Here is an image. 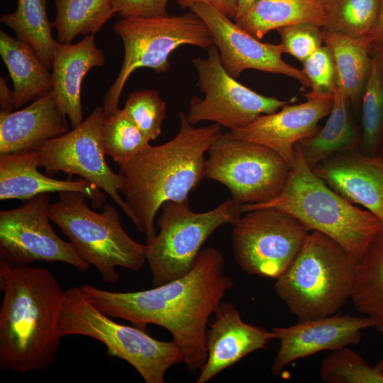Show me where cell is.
Returning <instances> with one entry per match:
<instances>
[{
  "instance_id": "8992f818",
  "label": "cell",
  "mask_w": 383,
  "mask_h": 383,
  "mask_svg": "<svg viewBox=\"0 0 383 383\" xmlns=\"http://www.w3.org/2000/svg\"><path fill=\"white\" fill-rule=\"evenodd\" d=\"M86 199L77 192L59 193L57 201L50 206V220L105 282L112 284L119 279L117 267L139 271L147 262L146 244L128 235L113 205L106 202L99 213L87 206Z\"/></svg>"
},
{
  "instance_id": "2e32d148",
  "label": "cell",
  "mask_w": 383,
  "mask_h": 383,
  "mask_svg": "<svg viewBox=\"0 0 383 383\" xmlns=\"http://www.w3.org/2000/svg\"><path fill=\"white\" fill-rule=\"evenodd\" d=\"M304 96L305 102L287 104L280 111L260 115L247 126L230 131L231 135L272 149L292 167L296 160V144L319 130V121L328 116L333 104V95L308 92Z\"/></svg>"
},
{
  "instance_id": "30bf717a",
  "label": "cell",
  "mask_w": 383,
  "mask_h": 383,
  "mask_svg": "<svg viewBox=\"0 0 383 383\" xmlns=\"http://www.w3.org/2000/svg\"><path fill=\"white\" fill-rule=\"evenodd\" d=\"M205 177L225 185L240 205L260 204L283 191L292 167L272 149L223 133L209 150Z\"/></svg>"
},
{
  "instance_id": "7402d4cb",
  "label": "cell",
  "mask_w": 383,
  "mask_h": 383,
  "mask_svg": "<svg viewBox=\"0 0 383 383\" xmlns=\"http://www.w3.org/2000/svg\"><path fill=\"white\" fill-rule=\"evenodd\" d=\"M68 132L52 91L16 111H0V155L35 150Z\"/></svg>"
},
{
  "instance_id": "d6a6232c",
  "label": "cell",
  "mask_w": 383,
  "mask_h": 383,
  "mask_svg": "<svg viewBox=\"0 0 383 383\" xmlns=\"http://www.w3.org/2000/svg\"><path fill=\"white\" fill-rule=\"evenodd\" d=\"M319 375L327 383H383V375L348 346L333 350L322 361Z\"/></svg>"
},
{
  "instance_id": "ffe728a7",
  "label": "cell",
  "mask_w": 383,
  "mask_h": 383,
  "mask_svg": "<svg viewBox=\"0 0 383 383\" xmlns=\"http://www.w3.org/2000/svg\"><path fill=\"white\" fill-rule=\"evenodd\" d=\"M35 150L0 155V200L27 201L43 193L77 192L83 194L94 209L102 207L106 195L83 179L60 180L40 173Z\"/></svg>"
},
{
  "instance_id": "5bb4252c",
  "label": "cell",
  "mask_w": 383,
  "mask_h": 383,
  "mask_svg": "<svg viewBox=\"0 0 383 383\" xmlns=\"http://www.w3.org/2000/svg\"><path fill=\"white\" fill-rule=\"evenodd\" d=\"M104 116V107L97 106L72 131L40 144L35 149L39 167H43L50 177L63 172L93 183L106 193L133 222V214L119 194L121 177L105 160L101 141Z\"/></svg>"
},
{
  "instance_id": "d6986e66",
  "label": "cell",
  "mask_w": 383,
  "mask_h": 383,
  "mask_svg": "<svg viewBox=\"0 0 383 383\" xmlns=\"http://www.w3.org/2000/svg\"><path fill=\"white\" fill-rule=\"evenodd\" d=\"M206 335L207 359L196 383H205L245 355L267 347L274 339L272 331L247 323L238 311L221 301Z\"/></svg>"
},
{
  "instance_id": "f546056e",
  "label": "cell",
  "mask_w": 383,
  "mask_h": 383,
  "mask_svg": "<svg viewBox=\"0 0 383 383\" xmlns=\"http://www.w3.org/2000/svg\"><path fill=\"white\" fill-rule=\"evenodd\" d=\"M370 67L362 97V148L377 155L383 143V50L372 43Z\"/></svg>"
},
{
  "instance_id": "e575fe53",
  "label": "cell",
  "mask_w": 383,
  "mask_h": 383,
  "mask_svg": "<svg viewBox=\"0 0 383 383\" xmlns=\"http://www.w3.org/2000/svg\"><path fill=\"white\" fill-rule=\"evenodd\" d=\"M322 28L311 23L301 22L277 29L284 52L302 62L322 46Z\"/></svg>"
},
{
  "instance_id": "4316f807",
  "label": "cell",
  "mask_w": 383,
  "mask_h": 383,
  "mask_svg": "<svg viewBox=\"0 0 383 383\" xmlns=\"http://www.w3.org/2000/svg\"><path fill=\"white\" fill-rule=\"evenodd\" d=\"M0 21L35 50L48 70L52 69L55 40L52 35L53 23L47 14L46 0H18L16 10L2 15Z\"/></svg>"
},
{
  "instance_id": "836d02e7",
  "label": "cell",
  "mask_w": 383,
  "mask_h": 383,
  "mask_svg": "<svg viewBox=\"0 0 383 383\" xmlns=\"http://www.w3.org/2000/svg\"><path fill=\"white\" fill-rule=\"evenodd\" d=\"M123 110L149 141L160 136L166 104L157 90L144 89L131 93Z\"/></svg>"
},
{
  "instance_id": "74e56055",
  "label": "cell",
  "mask_w": 383,
  "mask_h": 383,
  "mask_svg": "<svg viewBox=\"0 0 383 383\" xmlns=\"http://www.w3.org/2000/svg\"><path fill=\"white\" fill-rule=\"evenodd\" d=\"M177 2L182 8L189 7L196 3L204 4L233 19L235 18L238 11V0H177Z\"/></svg>"
},
{
  "instance_id": "3957f363",
  "label": "cell",
  "mask_w": 383,
  "mask_h": 383,
  "mask_svg": "<svg viewBox=\"0 0 383 383\" xmlns=\"http://www.w3.org/2000/svg\"><path fill=\"white\" fill-rule=\"evenodd\" d=\"M179 117V131L174 138L149 145L118 165L120 192L146 243L156 235L154 221L162 205L170 201L187 202L189 194L203 181L205 153L223 134L218 123L196 128L184 112Z\"/></svg>"
},
{
  "instance_id": "484cf974",
  "label": "cell",
  "mask_w": 383,
  "mask_h": 383,
  "mask_svg": "<svg viewBox=\"0 0 383 383\" xmlns=\"http://www.w3.org/2000/svg\"><path fill=\"white\" fill-rule=\"evenodd\" d=\"M323 43L331 50L337 86L349 101L361 97L370 67L371 38H350L322 28Z\"/></svg>"
},
{
  "instance_id": "277c9868",
  "label": "cell",
  "mask_w": 383,
  "mask_h": 383,
  "mask_svg": "<svg viewBox=\"0 0 383 383\" xmlns=\"http://www.w3.org/2000/svg\"><path fill=\"white\" fill-rule=\"evenodd\" d=\"M295 152V163L280 194L267 202L242 204L241 212L266 207L284 211L310 231L336 241L357 262L383 228V221L328 187L307 165L296 145Z\"/></svg>"
},
{
  "instance_id": "6da1fadb",
  "label": "cell",
  "mask_w": 383,
  "mask_h": 383,
  "mask_svg": "<svg viewBox=\"0 0 383 383\" xmlns=\"http://www.w3.org/2000/svg\"><path fill=\"white\" fill-rule=\"evenodd\" d=\"M223 266L221 253L208 248L199 252L187 274L150 289L117 292L88 284L80 287L110 317L128 321L143 330L153 324L168 331L182 350L187 370L194 374L206 362L209 319L234 284L223 272Z\"/></svg>"
},
{
  "instance_id": "7c38bea8",
  "label": "cell",
  "mask_w": 383,
  "mask_h": 383,
  "mask_svg": "<svg viewBox=\"0 0 383 383\" xmlns=\"http://www.w3.org/2000/svg\"><path fill=\"white\" fill-rule=\"evenodd\" d=\"M206 52V57L191 60L199 89L205 94L203 99L192 96L189 100L187 119L192 125L208 121L234 131L247 126L260 115L274 113L289 104L262 95L239 83L223 68L216 45Z\"/></svg>"
},
{
  "instance_id": "9a60e30c",
  "label": "cell",
  "mask_w": 383,
  "mask_h": 383,
  "mask_svg": "<svg viewBox=\"0 0 383 383\" xmlns=\"http://www.w3.org/2000/svg\"><path fill=\"white\" fill-rule=\"evenodd\" d=\"M189 8L209 28L222 65L232 77L237 79L245 70L253 69L286 75L297 80L303 87H310V82L302 70L282 59L284 51L281 43L261 42L210 6L196 3Z\"/></svg>"
},
{
  "instance_id": "cb8c5ba5",
  "label": "cell",
  "mask_w": 383,
  "mask_h": 383,
  "mask_svg": "<svg viewBox=\"0 0 383 383\" xmlns=\"http://www.w3.org/2000/svg\"><path fill=\"white\" fill-rule=\"evenodd\" d=\"M328 0H257L235 22L246 32L262 39L272 30L301 22L324 27Z\"/></svg>"
},
{
  "instance_id": "7a4b0ae2",
  "label": "cell",
  "mask_w": 383,
  "mask_h": 383,
  "mask_svg": "<svg viewBox=\"0 0 383 383\" xmlns=\"http://www.w3.org/2000/svg\"><path fill=\"white\" fill-rule=\"evenodd\" d=\"M0 370L27 373L49 369L62 338L59 320L65 290L44 267L0 259Z\"/></svg>"
},
{
  "instance_id": "d4e9b609",
  "label": "cell",
  "mask_w": 383,
  "mask_h": 383,
  "mask_svg": "<svg viewBox=\"0 0 383 383\" xmlns=\"http://www.w3.org/2000/svg\"><path fill=\"white\" fill-rule=\"evenodd\" d=\"M349 102L336 86L333 107L323 127L296 144L311 169L335 153L356 149L357 134L349 113Z\"/></svg>"
},
{
  "instance_id": "60d3db41",
  "label": "cell",
  "mask_w": 383,
  "mask_h": 383,
  "mask_svg": "<svg viewBox=\"0 0 383 383\" xmlns=\"http://www.w3.org/2000/svg\"><path fill=\"white\" fill-rule=\"evenodd\" d=\"M257 1V0H238V11L235 17L248 11Z\"/></svg>"
},
{
  "instance_id": "f1b7e54d",
  "label": "cell",
  "mask_w": 383,
  "mask_h": 383,
  "mask_svg": "<svg viewBox=\"0 0 383 383\" xmlns=\"http://www.w3.org/2000/svg\"><path fill=\"white\" fill-rule=\"evenodd\" d=\"M57 14L53 28L58 42L70 44L79 35H94L114 13L112 0H54Z\"/></svg>"
},
{
  "instance_id": "52a82bcc",
  "label": "cell",
  "mask_w": 383,
  "mask_h": 383,
  "mask_svg": "<svg viewBox=\"0 0 383 383\" xmlns=\"http://www.w3.org/2000/svg\"><path fill=\"white\" fill-rule=\"evenodd\" d=\"M99 310L80 287L65 290L59 320L61 337L80 335L96 339L107 355L129 363L146 383H163L167 371L184 360L182 350L172 340L162 341L136 326L118 323Z\"/></svg>"
},
{
  "instance_id": "ab89813d",
  "label": "cell",
  "mask_w": 383,
  "mask_h": 383,
  "mask_svg": "<svg viewBox=\"0 0 383 383\" xmlns=\"http://www.w3.org/2000/svg\"><path fill=\"white\" fill-rule=\"evenodd\" d=\"M372 43L383 50V0H380L378 16L372 35Z\"/></svg>"
},
{
  "instance_id": "ac0fdd59",
  "label": "cell",
  "mask_w": 383,
  "mask_h": 383,
  "mask_svg": "<svg viewBox=\"0 0 383 383\" xmlns=\"http://www.w3.org/2000/svg\"><path fill=\"white\" fill-rule=\"evenodd\" d=\"M328 187L383 221V160L356 149L335 153L313 169Z\"/></svg>"
},
{
  "instance_id": "f35d334b",
  "label": "cell",
  "mask_w": 383,
  "mask_h": 383,
  "mask_svg": "<svg viewBox=\"0 0 383 383\" xmlns=\"http://www.w3.org/2000/svg\"><path fill=\"white\" fill-rule=\"evenodd\" d=\"M1 111H12L14 108L13 91L9 89L6 79L0 77Z\"/></svg>"
},
{
  "instance_id": "d590c367",
  "label": "cell",
  "mask_w": 383,
  "mask_h": 383,
  "mask_svg": "<svg viewBox=\"0 0 383 383\" xmlns=\"http://www.w3.org/2000/svg\"><path fill=\"white\" fill-rule=\"evenodd\" d=\"M301 63V70L310 82L309 92L316 95H333L337 79L331 49L326 45H322Z\"/></svg>"
},
{
  "instance_id": "4dcf8cb0",
  "label": "cell",
  "mask_w": 383,
  "mask_h": 383,
  "mask_svg": "<svg viewBox=\"0 0 383 383\" xmlns=\"http://www.w3.org/2000/svg\"><path fill=\"white\" fill-rule=\"evenodd\" d=\"M380 0H328L323 28L350 38H371Z\"/></svg>"
},
{
  "instance_id": "5b68a950",
  "label": "cell",
  "mask_w": 383,
  "mask_h": 383,
  "mask_svg": "<svg viewBox=\"0 0 383 383\" xmlns=\"http://www.w3.org/2000/svg\"><path fill=\"white\" fill-rule=\"evenodd\" d=\"M356 264L336 241L313 231L274 289L299 321L333 315L351 298Z\"/></svg>"
},
{
  "instance_id": "e0dca14e",
  "label": "cell",
  "mask_w": 383,
  "mask_h": 383,
  "mask_svg": "<svg viewBox=\"0 0 383 383\" xmlns=\"http://www.w3.org/2000/svg\"><path fill=\"white\" fill-rule=\"evenodd\" d=\"M377 325L375 320L367 316L333 314L301 321L289 327L273 328L274 339L279 340L280 347L271 372L277 376L297 359L357 344L362 338L361 331Z\"/></svg>"
},
{
  "instance_id": "603a6c76",
  "label": "cell",
  "mask_w": 383,
  "mask_h": 383,
  "mask_svg": "<svg viewBox=\"0 0 383 383\" xmlns=\"http://www.w3.org/2000/svg\"><path fill=\"white\" fill-rule=\"evenodd\" d=\"M0 55L13 82L15 109L52 91V73L27 43L1 30Z\"/></svg>"
},
{
  "instance_id": "9c48e42d",
  "label": "cell",
  "mask_w": 383,
  "mask_h": 383,
  "mask_svg": "<svg viewBox=\"0 0 383 383\" xmlns=\"http://www.w3.org/2000/svg\"><path fill=\"white\" fill-rule=\"evenodd\" d=\"M161 209L160 231L146 243L152 287L187 274L206 239L221 226H233L242 213L240 205L231 197L205 212L193 211L188 201H167Z\"/></svg>"
},
{
  "instance_id": "44dd1931",
  "label": "cell",
  "mask_w": 383,
  "mask_h": 383,
  "mask_svg": "<svg viewBox=\"0 0 383 383\" xmlns=\"http://www.w3.org/2000/svg\"><path fill=\"white\" fill-rule=\"evenodd\" d=\"M94 35H87L79 42L64 44L55 42L52 77V93L61 111L74 128L83 121L81 88L91 69L103 66L105 56L98 48Z\"/></svg>"
},
{
  "instance_id": "83f0119b",
  "label": "cell",
  "mask_w": 383,
  "mask_h": 383,
  "mask_svg": "<svg viewBox=\"0 0 383 383\" xmlns=\"http://www.w3.org/2000/svg\"><path fill=\"white\" fill-rule=\"evenodd\" d=\"M351 299L359 311L383 323V228L357 262Z\"/></svg>"
},
{
  "instance_id": "ba28073f",
  "label": "cell",
  "mask_w": 383,
  "mask_h": 383,
  "mask_svg": "<svg viewBox=\"0 0 383 383\" xmlns=\"http://www.w3.org/2000/svg\"><path fill=\"white\" fill-rule=\"evenodd\" d=\"M113 30L123 45L124 59L120 72L104 97L105 114L118 109L123 87L137 69L147 67L157 73L168 71L171 53L184 45L206 51L214 45L206 23L195 13L155 18L118 19Z\"/></svg>"
},
{
  "instance_id": "1f68e13d",
  "label": "cell",
  "mask_w": 383,
  "mask_h": 383,
  "mask_svg": "<svg viewBox=\"0 0 383 383\" xmlns=\"http://www.w3.org/2000/svg\"><path fill=\"white\" fill-rule=\"evenodd\" d=\"M101 141L106 155L122 164L150 145L149 140L128 118L123 109L105 114Z\"/></svg>"
},
{
  "instance_id": "4fadbf2b",
  "label": "cell",
  "mask_w": 383,
  "mask_h": 383,
  "mask_svg": "<svg viewBox=\"0 0 383 383\" xmlns=\"http://www.w3.org/2000/svg\"><path fill=\"white\" fill-rule=\"evenodd\" d=\"M50 193H43L16 209L0 211V259L16 265L63 262L85 272L90 265L50 223Z\"/></svg>"
},
{
  "instance_id": "b9f144b4",
  "label": "cell",
  "mask_w": 383,
  "mask_h": 383,
  "mask_svg": "<svg viewBox=\"0 0 383 383\" xmlns=\"http://www.w3.org/2000/svg\"><path fill=\"white\" fill-rule=\"evenodd\" d=\"M376 327L379 331L383 333V323L378 324ZM374 367L383 375V357Z\"/></svg>"
},
{
  "instance_id": "8d00e7d4",
  "label": "cell",
  "mask_w": 383,
  "mask_h": 383,
  "mask_svg": "<svg viewBox=\"0 0 383 383\" xmlns=\"http://www.w3.org/2000/svg\"><path fill=\"white\" fill-rule=\"evenodd\" d=\"M169 0H112L114 13L124 18H155L168 16Z\"/></svg>"
},
{
  "instance_id": "8fae6325",
  "label": "cell",
  "mask_w": 383,
  "mask_h": 383,
  "mask_svg": "<svg viewBox=\"0 0 383 383\" xmlns=\"http://www.w3.org/2000/svg\"><path fill=\"white\" fill-rule=\"evenodd\" d=\"M311 231L280 209H255L240 217L231 231L233 255L246 273L277 279L295 258Z\"/></svg>"
},
{
  "instance_id": "7bdbcfd3",
  "label": "cell",
  "mask_w": 383,
  "mask_h": 383,
  "mask_svg": "<svg viewBox=\"0 0 383 383\" xmlns=\"http://www.w3.org/2000/svg\"><path fill=\"white\" fill-rule=\"evenodd\" d=\"M377 155L379 156L383 160V143L379 150Z\"/></svg>"
}]
</instances>
